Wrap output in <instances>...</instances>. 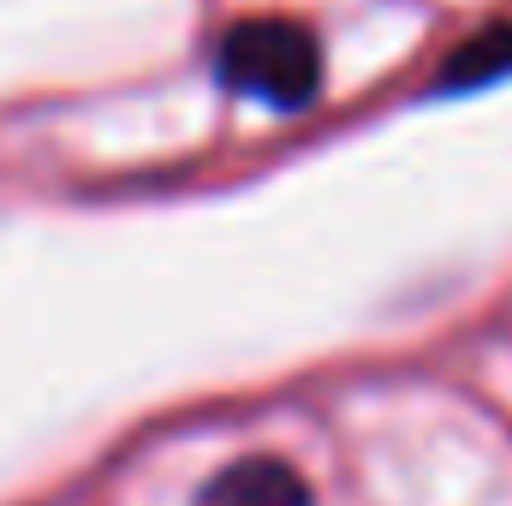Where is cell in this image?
<instances>
[{
  "label": "cell",
  "instance_id": "3",
  "mask_svg": "<svg viewBox=\"0 0 512 506\" xmlns=\"http://www.w3.org/2000/svg\"><path fill=\"white\" fill-rule=\"evenodd\" d=\"M512 72V18L483 24L471 42H459L441 66V90H477V84H495Z\"/></svg>",
  "mask_w": 512,
  "mask_h": 506
},
{
  "label": "cell",
  "instance_id": "1",
  "mask_svg": "<svg viewBox=\"0 0 512 506\" xmlns=\"http://www.w3.org/2000/svg\"><path fill=\"white\" fill-rule=\"evenodd\" d=\"M221 84L262 108H304L322 90V48L292 18H245L221 42Z\"/></svg>",
  "mask_w": 512,
  "mask_h": 506
},
{
  "label": "cell",
  "instance_id": "2",
  "mask_svg": "<svg viewBox=\"0 0 512 506\" xmlns=\"http://www.w3.org/2000/svg\"><path fill=\"white\" fill-rule=\"evenodd\" d=\"M197 506H310V489H304V477L286 465V459H239V465H227L203 495Z\"/></svg>",
  "mask_w": 512,
  "mask_h": 506
}]
</instances>
